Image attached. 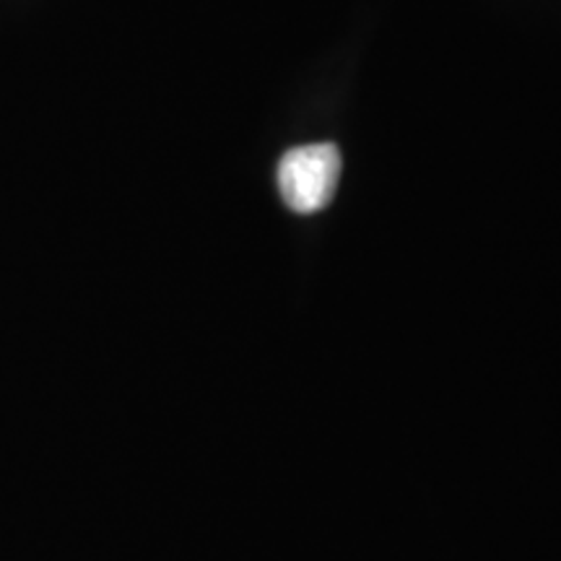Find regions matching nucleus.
Instances as JSON below:
<instances>
[{
	"label": "nucleus",
	"instance_id": "1",
	"mask_svg": "<svg viewBox=\"0 0 561 561\" xmlns=\"http://www.w3.org/2000/svg\"><path fill=\"white\" fill-rule=\"evenodd\" d=\"M341 180V153L333 144L299 146L278 164V191L294 214H318L333 201Z\"/></svg>",
	"mask_w": 561,
	"mask_h": 561
}]
</instances>
